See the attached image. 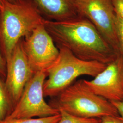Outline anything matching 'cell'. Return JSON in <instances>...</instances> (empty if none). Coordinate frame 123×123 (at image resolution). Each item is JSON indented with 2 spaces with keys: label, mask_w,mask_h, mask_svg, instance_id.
<instances>
[{
  "label": "cell",
  "mask_w": 123,
  "mask_h": 123,
  "mask_svg": "<svg viewBox=\"0 0 123 123\" xmlns=\"http://www.w3.org/2000/svg\"><path fill=\"white\" fill-rule=\"evenodd\" d=\"M43 25L58 48L68 49L79 59L108 65L120 55L84 18L60 22L45 19Z\"/></svg>",
  "instance_id": "1"
},
{
  "label": "cell",
  "mask_w": 123,
  "mask_h": 123,
  "mask_svg": "<svg viewBox=\"0 0 123 123\" xmlns=\"http://www.w3.org/2000/svg\"><path fill=\"white\" fill-rule=\"evenodd\" d=\"M45 20L31 0H4L0 12V45L6 62L19 42L43 24Z\"/></svg>",
  "instance_id": "2"
},
{
  "label": "cell",
  "mask_w": 123,
  "mask_h": 123,
  "mask_svg": "<svg viewBox=\"0 0 123 123\" xmlns=\"http://www.w3.org/2000/svg\"><path fill=\"white\" fill-rule=\"evenodd\" d=\"M49 104L59 111L84 118H101L105 116H120L113 104L93 92L80 79L56 97Z\"/></svg>",
  "instance_id": "3"
},
{
  "label": "cell",
  "mask_w": 123,
  "mask_h": 123,
  "mask_svg": "<svg viewBox=\"0 0 123 123\" xmlns=\"http://www.w3.org/2000/svg\"><path fill=\"white\" fill-rule=\"evenodd\" d=\"M57 61L48 71V79L43 85L45 97H55L74 83L82 75L95 77L107 66L94 61H86L76 57L68 49L59 48Z\"/></svg>",
  "instance_id": "4"
},
{
  "label": "cell",
  "mask_w": 123,
  "mask_h": 123,
  "mask_svg": "<svg viewBox=\"0 0 123 123\" xmlns=\"http://www.w3.org/2000/svg\"><path fill=\"white\" fill-rule=\"evenodd\" d=\"M80 17L92 23L108 43L121 54L112 0H73Z\"/></svg>",
  "instance_id": "5"
},
{
  "label": "cell",
  "mask_w": 123,
  "mask_h": 123,
  "mask_svg": "<svg viewBox=\"0 0 123 123\" xmlns=\"http://www.w3.org/2000/svg\"><path fill=\"white\" fill-rule=\"evenodd\" d=\"M47 77V74L42 72L33 75L19 100L5 119L43 118L60 113L44 99L43 85Z\"/></svg>",
  "instance_id": "6"
},
{
  "label": "cell",
  "mask_w": 123,
  "mask_h": 123,
  "mask_svg": "<svg viewBox=\"0 0 123 123\" xmlns=\"http://www.w3.org/2000/svg\"><path fill=\"white\" fill-rule=\"evenodd\" d=\"M23 47L34 73L48 71L58 59L59 49L44 25L37 27L22 38Z\"/></svg>",
  "instance_id": "7"
},
{
  "label": "cell",
  "mask_w": 123,
  "mask_h": 123,
  "mask_svg": "<svg viewBox=\"0 0 123 123\" xmlns=\"http://www.w3.org/2000/svg\"><path fill=\"white\" fill-rule=\"evenodd\" d=\"M34 74L23 47L22 39L15 47L6 62L5 85L14 107L22 96L26 84Z\"/></svg>",
  "instance_id": "8"
},
{
  "label": "cell",
  "mask_w": 123,
  "mask_h": 123,
  "mask_svg": "<svg viewBox=\"0 0 123 123\" xmlns=\"http://www.w3.org/2000/svg\"><path fill=\"white\" fill-rule=\"evenodd\" d=\"M88 87L97 95L110 102L123 100V55L120 54L105 68L88 81Z\"/></svg>",
  "instance_id": "9"
},
{
  "label": "cell",
  "mask_w": 123,
  "mask_h": 123,
  "mask_svg": "<svg viewBox=\"0 0 123 123\" xmlns=\"http://www.w3.org/2000/svg\"><path fill=\"white\" fill-rule=\"evenodd\" d=\"M31 0L49 20L60 22L80 18L73 0Z\"/></svg>",
  "instance_id": "10"
},
{
  "label": "cell",
  "mask_w": 123,
  "mask_h": 123,
  "mask_svg": "<svg viewBox=\"0 0 123 123\" xmlns=\"http://www.w3.org/2000/svg\"><path fill=\"white\" fill-rule=\"evenodd\" d=\"M14 105L5 85V80L0 77V121L6 119Z\"/></svg>",
  "instance_id": "11"
},
{
  "label": "cell",
  "mask_w": 123,
  "mask_h": 123,
  "mask_svg": "<svg viewBox=\"0 0 123 123\" xmlns=\"http://www.w3.org/2000/svg\"><path fill=\"white\" fill-rule=\"evenodd\" d=\"M61 118V115L59 113L43 118L5 119L0 121V123H57Z\"/></svg>",
  "instance_id": "12"
},
{
  "label": "cell",
  "mask_w": 123,
  "mask_h": 123,
  "mask_svg": "<svg viewBox=\"0 0 123 123\" xmlns=\"http://www.w3.org/2000/svg\"><path fill=\"white\" fill-rule=\"evenodd\" d=\"M61 118L57 123H99L100 118H84L71 115L63 111H60Z\"/></svg>",
  "instance_id": "13"
},
{
  "label": "cell",
  "mask_w": 123,
  "mask_h": 123,
  "mask_svg": "<svg viewBox=\"0 0 123 123\" xmlns=\"http://www.w3.org/2000/svg\"><path fill=\"white\" fill-rule=\"evenodd\" d=\"M116 23L121 52L123 55V20L116 14Z\"/></svg>",
  "instance_id": "14"
},
{
  "label": "cell",
  "mask_w": 123,
  "mask_h": 123,
  "mask_svg": "<svg viewBox=\"0 0 123 123\" xmlns=\"http://www.w3.org/2000/svg\"><path fill=\"white\" fill-rule=\"evenodd\" d=\"M115 14L123 20V0H112Z\"/></svg>",
  "instance_id": "15"
},
{
  "label": "cell",
  "mask_w": 123,
  "mask_h": 123,
  "mask_svg": "<svg viewBox=\"0 0 123 123\" xmlns=\"http://www.w3.org/2000/svg\"><path fill=\"white\" fill-rule=\"evenodd\" d=\"M6 76V62L3 55L0 45V77L5 81Z\"/></svg>",
  "instance_id": "16"
},
{
  "label": "cell",
  "mask_w": 123,
  "mask_h": 123,
  "mask_svg": "<svg viewBox=\"0 0 123 123\" xmlns=\"http://www.w3.org/2000/svg\"><path fill=\"white\" fill-rule=\"evenodd\" d=\"M99 123H123V120L120 116H105L101 117Z\"/></svg>",
  "instance_id": "17"
},
{
  "label": "cell",
  "mask_w": 123,
  "mask_h": 123,
  "mask_svg": "<svg viewBox=\"0 0 123 123\" xmlns=\"http://www.w3.org/2000/svg\"><path fill=\"white\" fill-rule=\"evenodd\" d=\"M111 103L117 109L120 117L123 120V100L119 102H113Z\"/></svg>",
  "instance_id": "18"
},
{
  "label": "cell",
  "mask_w": 123,
  "mask_h": 123,
  "mask_svg": "<svg viewBox=\"0 0 123 123\" xmlns=\"http://www.w3.org/2000/svg\"><path fill=\"white\" fill-rule=\"evenodd\" d=\"M3 3H4V0H0V12L3 7Z\"/></svg>",
  "instance_id": "19"
},
{
  "label": "cell",
  "mask_w": 123,
  "mask_h": 123,
  "mask_svg": "<svg viewBox=\"0 0 123 123\" xmlns=\"http://www.w3.org/2000/svg\"><path fill=\"white\" fill-rule=\"evenodd\" d=\"M6 0L8 1L9 2H18V1L22 0Z\"/></svg>",
  "instance_id": "20"
}]
</instances>
